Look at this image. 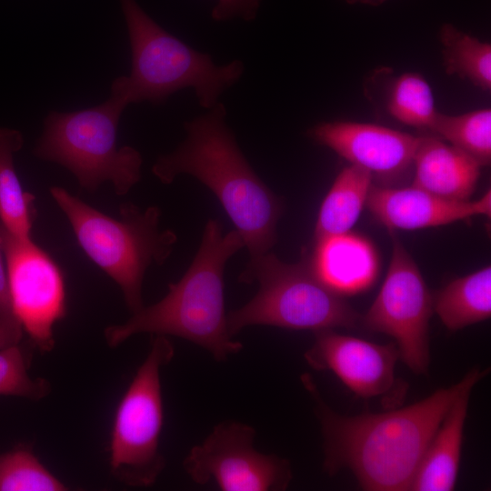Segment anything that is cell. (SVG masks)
<instances>
[{
    "label": "cell",
    "instance_id": "obj_14",
    "mask_svg": "<svg viewBox=\"0 0 491 491\" xmlns=\"http://www.w3.org/2000/svg\"><path fill=\"white\" fill-rule=\"evenodd\" d=\"M366 207L389 231L416 230L449 225L476 215L490 216L488 189L477 200H449L414 185H373Z\"/></svg>",
    "mask_w": 491,
    "mask_h": 491
},
{
    "label": "cell",
    "instance_id": "obj_4",
    "mask_svg": "<svg viewBox=\"0 0 491 491\" xmlns=\"http://www.w3.org/2000/svg\"><path fill=\"white\" fill-rule=\"evenodd\" d=\"M126 24L131 72L115 78L111 92L132 103L163 104L171 95L192 88L205 110L245 72L241 60L216 65L211 55L197 51L155 23L135 0H119Z\"/></svg>",
    "mask_w": 491,
    "mask_h": 491
},
{
    "label": "cell",
    "instance_id": "obj_8",
    "mask_svg": "<svg viewBox=\"0 0 491 491\" xmlns=\"http://www.w3.org/2000/svg\"><path fill=\"white\" fill-rule=\"evenodd\" d=\"M151 336L149 352L118 403L111 431L110 472L132 487L153 486L165 466L159 448L164 423L160 374L175 349L165 336Z\"/></svg>",
    "mask_w": 491,
    "mask_h": 491
},
{
    "label": "cell",
    "instance_id": "obj_10",
    "mask_svg": "<svg viewBox=\"0 0 491 491\" xmlns=\"http://www.w3.org/2000/svg\"><path fill=\"white\" fill-rule=\"evenodd\" d=\"M255 429L224 421L203 443L191 448L184 468L200 485L214 481L223 491H281L292 480L288 460L266 455L254 446Z\"/></svg>",
    "mask_w": 491,
    "mask_h": 491
},
{
    "label": "cell",
    "instance_id": "obj_20",
    "mask_svg": "<svg viewBox=\"0 0 491 491\" xmlns=\"http://www.w3.org/2000/svg\"><path fill=\"white\" fill-rule=\"evenodd\" d=\"M24 143L19 130L0 127V223L17 237L32 238L35 197L23 189L14 164Z\"/></svg>",
    "mask_w": 491,
    "mask_h": 491
},
{
    "label": "cell",
    "instance_id": "obj_5",
    "mask_svg": "<svg viewBox=\"0 0 491 491\" xmlns=\"http://www.w3.org/2000/svg\"><path fill=\"white\" fill-rule=\"evenodd\" d=\"M50 195L67 218L86 256L121 289L132 314L140 311L146 270L164 264L177 242L171 230L160 228L161 211L145 210L126 202L120 205V218H113L65 188L52 186Z\"/></svg>",
    "mask_w": 491,
    "mask_h": 491
},
{
    "label": "cell",
    "instance_id": "obj_15",
    "mask_svg": "<svg viewBox=\"0 0 491 491\" xmlns=\"http://www.w3.org/2000/svg\"><path fill=\"white\" fill-rule=\"evenodd\" d=\"M314 243L308 254L310 264L331 290L346 297L374 286L380 271V258L368 237L351 230Z\"/></svg>",
    "mask_w": 491,
    "mask_h": 491
},
{
    "label": "cell",
    "instance_id": "obj_1",
    "mask_svg": "<svg viewBox=\"0 0 491 491\" xmlns=\"http://www.w3.org/2000/svg\"><path fill=\"white\" fill-rule=\"evenodd\" d=\"M488 370L473 368L456 384L442 387L406 407L383 413L341 415L321 397L312 377L302 382L316 404L323 436L324 469H348L368 491H406L445 415L467 387Z\"/></svg>",
    "mask_w": 491,
    "mask_h": 491
},
{
    "label": "cell",
    "instance_id": "obj_25",
    "mask_svg": "<svg viewBox=\"0 0 491 491\" xmlns=\"http://www.w3.org/2000/svg\"><path fill=\"white\" fill-rule=\"evenodd\" d=\"M34 348L28 340L0 349V396L39 401L49 395L52 387L48 380L28 375Z\"/></svg>",
    "mask_w": 491,
    "mask_h": 491
},
{
    "label": "cell",
    "instance_id": "obj_16",
    "mask_svg": "<svg viewBox=\"0 0 491 491\" xmlns=\"http://www.w3.org/2000/svg\"><path fill=\"white\" fill-rule=\"evenodd\" d=\"M418 135L412 185L446 199L469 200L480 176V165L434 135Z\"/></svg>",
    "mask_w": 491,
    "mask_h": 491
},
{
    "label": "cell",
    "instance_id": "obj_19",
    "mask_svg": "<svg viewBox=\"0 0 491 491\" xmlns=\"http://www.w3.org/2000/svg\"><path fill=\"white\" fill-rule=\"evenodd\" d=\"M433 310L449 331L491 316V267L456 278L433 294Z\"/></svg>",
    "mask_w": 491,
    "mask_h": 491
},
{
    "label": "cell",
    "instance_id": "obj_13",
    "mask_svg": "<svg viewBox=\"0 0 491 491\" xmlns=\"http://www.w3.org/2000/svg\"><path fill=\"white\" fill-rule=\"evenodd\" d=\"M315 342L305 353L313 369L330 371L355 395L363 398L399 399L406 386L396 377L399 359L396 343L377 344L335 329L315 332Z\"/></svg>",
    "mask_w": 491,
    "mask_h": 491
},
{
    "label": "cell",
    "instance_id": "obj_2",
    "mask_svg": "<svg viewBox=\"0 0 491 491\" xmlns=\"http://www.w3.org/2000/svg\"><path fill=\"white\" fill-rule=\"evenodd\" d=\"M218 102L203 115L185 121V138L172 152L157 157L153 175L171 184L180 175L196 178L221 203L240 235L250 258L269 252L277 241L284 206L256 175L226 123Z\"/></svg>",
    "mask_w": 491,
    "mask_h": 491
},
{
    "label": "cell",
    "instance_id": "obj_12",
    "mask_svg": "<svg viewBox=\"0 0 491 491\" xmlns=\"http://www.w3.org/2000/svg\"><path fill=\"white\" fill-rule=\"evenodd\" d=\"M307 135L350 165L366 169L375 185L404 186L412 179L419 135L351 121L321 122L309 128Z\"/></svg>",
    "mask_w": 491,
    "mask_h": 491
},
{
    "label": "cell",
    "instance_id": "obj_17",
    "mask_svg": "<svg viewBox=\"0 0 491 491\" xmlns=\"http://www.w3.org/2000/svg\"><path fill=\"white\" fill-rule=\"evenodd\" d=\"M473 387L466 388L445 415L422 456L409 490L451 491L455 488Z\"/></svg>",
    "mask_w": 491,
    "mask_h": 491
},
{
    "label": "cell",
    "instance_id": "obj_24",
    "mask_svg": "<svg viewBox=\"0 0 491 491\" xmlns=\"http://www.w3.org/2000/svg\"><path fill=\"white\" fill-rule=\"evenodd\" d=\"M67 486L20 443L0 454V491H64Z\"/></svg>",
    "mask_w": 491,
    "mask_h": 491
},
{
    "label": "cell",
    "instance_id": "obj_21",
    "mask_svg": "<svg viewBox=\"0 0 491 491\" xmlns=\"http://www.w3.org/2000/svg\"><path fill=\"white\" fill-rule=\"evenodd\" d=\"M445 72L468 80L479 89H491V45L463 32L451 24L439 31Z\"/></svg>",
    "mask_w": 491,
    "mask_h": 491
},
{
    "label": "cell",
    "instance_id": "obj_6",
    "mask_svg": "<svg viewBox=\"0 0 491 491\" xmlns=\"http://www.w3.org/2000/svg\"><path fill=\"white\" fill-rule=\"evenodd\" d=\"M239 280L256 282L259 289L250 301L226 315L231 336L250 326L314 332L361 326V315L318 278L308 254L291 264L270 251L251 257Z\"/></svg>",
    "mask_w": 491,
    "mask_h": 491
},
{
    "label": "cell",
    "instance_id": "obj_27",
    "mask_svg": "<svg viewBox=\"0 0 491 491\" xmlns=\"http://www.w3.org/2000/svg\"><path fill=\"white\" fill-rule=\"evenodd\" d=\"M262 0H217L211 12L215 22L233 19L253 21L258 13Z\"/></svg>",
    "mask_w": 491,
    "mask_h": 491
},
{
    "label": "cell",
    "instance_id": "obj_28",
    "mask_svg": "<svg viewBox=\"0 0 491 491\" xmlns=\"http://www.w3.org/2000/svg\"><path fill=\"white\" fill-rule=\"evenodd\" d=\"M349 5L363 4L372 6H378L384 4L386 0H345Z\"/></svg>",
    "mask_w": 491,
    "mask_h": 491
},
{
    "label": "cell",
    "instance_id": "obj_9",
    "mask_svg": "<svg viewBox=\"0 0 491 491\" xmlns=\"http://www.w3.org/2000/svg\"><path fill=\"white\" fill-rule=\"evenodd\" d=\"M392 255L383 285L361 326L394 338L399 358L415 374L430 364L429 321L434 313L429 291L416 261L395 231H389Z\"/></svg>",
    "mask_w": 491,
    "mask_h": 491
},
{
    "label": "cell",
    "instance_id": "obj_18",
    "mask_svg": "<svg viewBox=\"0 0 491 491\" xmlns=\"http://www.w3.org/2000/svg\"><path fill=\"white\" fill-rule=\"evenodd\" d=\"M373 185L366 169L355 165L344 167L322 201L314 241L351 231L366 205Z\"/></svg>",
    "mask_w": 491,
    "mask_h": 491
},
{
    "label": "cell",
    "instance_id": "obj_7",
    "mask_svg": "<svg viewBox=\"0 0 491 491\" xmlns=\"http://www.w3.org/2000/svg\"><path fill=\"white\" fill-rule=\"evenodd\" d=\"M128 105L111 92L106 101L90 108L49 112L34 155L65 167L89 193L110 182L116 195H125L140 181L143 164L135 148L116 145L117 126Z\"/></svg>",
    "mask_w": 491,
    "mask_h": 491
},
{
    "label": "cell",
    "instance_id": "obj_26",
    "mask_svg": "<svg viewBox=\"0 0 491 491\" xmlns=\"http://www.w3.org/2000/svg\"><path fill=\"white\" fill-rule=\"evenodd\" d=\"M23 332L14 311L5 262L0 247V349L19 344Z\"/></svg>",
    "mask_w": 491,
    "mask_h": 491
},
{
    "label": "cell",
    "instance_id": "obj_22",
    "mask_svg": "<svg viewBox=\"0 0 491 491\" xmlns=\"http://www.w3.org/2000/svg\"><path fill=\"white\" fill-rule=\"evenodd\" d=\"M385 90V108L396 121L428 133L438 113L428 82L418 73L389 78Z\"/></svg>",
    "mask_w": 491,
    "mask_h": 491
},
{
    "label": "cell",
    "instance_id": "obj_23",
    "mask_svg": "<svg viewBox=\"0 0 491 491\" xmlns=\"http://www.w3.org/2000/svg\"><path fill=\"white\" fill-rule=\"evenodd\" d=\"M427 134L434 135L471 156L480 166L491 162V109L457 115L438 111Z\"/></svg>",
    "mask_w": 491,
    "mask_h": 491
},
{
    "label": "cell",
    "instance_id": "obj_3",
    "mask_svg": "<svg viewBox=\"0 0 491 491\" xmlns=\"http://www.w3.org/2000/svg\"><path fill=\"white\" fill-rule=\"evenodd\" d=\"M245 247L235 231L224 234L218 220L206 223L199 248L184 276L168 285L157 303L144 306L123 324L105 329L110 347L134 335L175 336L198 345L217 361L238 353L243 346L234 340L225 310L224 272L227 261Z\"/></svg>",
    "mask_w": 491,
    "mask_h": 491
},
{
    "label": "cell",
    "instance_id": "obj_11",
    "mask_svg": "<svg viewBox=\"0 0 491 491\" xmlns=\"http://www.w3.org/2000/svg\"><path fill=\"white\" fill-rule=\"evenodd\" d=\"M0 247L14 311L35 347L49 352L55 346L54 326L66 315L62 271L32 238L14 235L1 223Z\"/></svg>",
    "mask_w": 491,
    "mask_h": 491
}]
</instances>
